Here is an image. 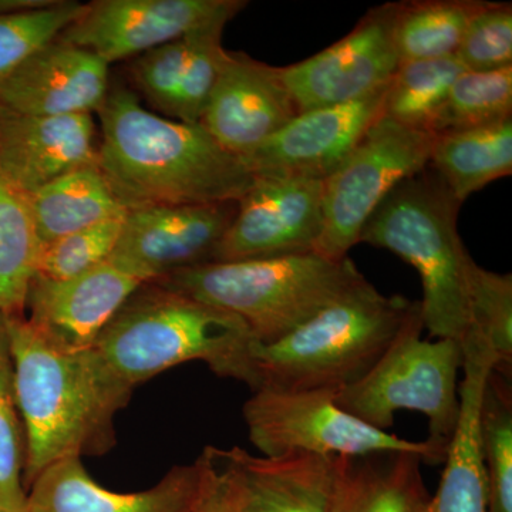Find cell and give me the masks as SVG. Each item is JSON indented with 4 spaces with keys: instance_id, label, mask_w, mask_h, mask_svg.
Wrapping results in <instances>:
<instances>
[{
    "instance_id": "6da1fadb",
    "label": "cell",
    "mask_w": 512,
    "mask_h": 512,
    "mask_svg": "<svg viewBox=\"0 0 512 512\" xmlns=\"http://www.w3.org/2000/svg\"><path fill=\"white\" fill-rule=\"evenodd\" d=\"M100 119L99 168L128 211L238 201L254 181L200 123L151 113L134 90L110 83Z\"/></svg>"
},
{
    "instance_id": "7a4b0ae2",
    "label": "cell",
    "mask_w": 512,
    "mask_h": 512,
    "mask_svg": "<svg viewBox=\"0 0 512 512\" xmlns=\"http://www.w3.org/2000/svg\"><path fill=\"white\" fill-rule=\"evenodd\" d=\"M6 329L25 437L26 483L64 458L106 453L114 443V416L133 389L94 348H56L25 316L6 315Z\"/></svg>"
},
{
    "instance_id": "3957f363",
    "label": "cell",
    "mask_w": 512,
    "mask_h": 512,
    "mask_svg": "<svg viewBox=\"0 0 512 512\" xmlns=\"http://www.w3.org/2000/svg\"><path fill=\"white\" fill-rule=\"evenodd\" d=\"M255 343L238 316L163 286L144 284L124 303L94 349L131 389L188 362H204L215 375L251 387Z\"/></svg>"
},
{
    "instance_id": "277c9868",
    "label": "cell",
    "mask_w": 512,
    "mask_h": 512,
    "mask_svg": "<svg viewBox=\"0 0 512 512\" xmlns=\"http://www.w3.org/2000/svg\"><path fill=\"white\" fill-rule=\"evenodd\" d=\"M420 301L386 296L366 278L276 342L252 349L251 389L338 393L376 365Z\"/></svg>"
},
{
    "instance_id": "5b68a950",
    "label": "cell",
    "mask_w": 512,
    "mask_h": 512,
    "mask_svg": "<svg viewBox=\"0 0 512 512\" xmlns=\"http://www.w3.org/2000/svg\"><path fill=\"white\" fill-rule=\"evenodd\" d=\"M461 202L427 165L404 178L370 215L359 242L387 249L419 272L424 329L463 343L468 332V254L457 221Z\"/></svg>"
},
{
    "instance_id": "8992f818",
    "label": "cell",
    "mask_w": 512,
    "mask_h": 512,
    "mask_svg": "<svg viewBox=\"0 0 512 512\" xmlns=\"http://www.w3.org/2000/svg\"><path fill=\"white\" fill-rule=\"evenodd\" d=\"M365 278L352 259L311 254L208 262L150 282L244 320L256 342H276Z\"/></svg>"
},
{
    "instance_id": "52a82bcc",
    "label": "cell",
    "mask_w": 512,
    "mask_h": 512,
    "mask_svg": "<svg viewBox=\"0 0 512 512\" xmlns=\"http://www.w3.org/2000/svg\"><path fill=\"white\" fill-rule=\"evenodd\" d=\"M421 305L390 348L362 379L336 393L340 409L383 431L402 410L429 420L427 441L447 457L460 419L457 377L463 345L454 339H421Z\"/></svg>"
},
{
    "instance_id": "ba28073f",
    "label": "cell",
    "mask_w": 512,
    "mask_h": 512,
    "mask_svg": "<svg viewBox=\"0 0 512 512\" xmlns=\"http://www.w3.org/2000/svg\"><path fill=\"white\" fill-rule=\"evenodd\" d=\"M332 390H252L244 404L249 441L264 457L313 454L320 457H359L384 451L419 454L423 463L446 461L429 441L402 439L340 409Z\"/></svg>"
},
{
    "instance_id": "9c48e42d",
    "label": "cell",
    "mask_w": 512,
    "mask_h": 512,
    "mask_svg": "<svg viewBox=\"0 0 512 512\" xmlns=\"http://www.w3.org/2000/svg\"><path fill=\"white\" fill-rule=\"evenodd\" d=\"M431 144L433 134L380 117L348 160L323 180V231L316 254L333 261L348 258L386 195L429 165Z\"/></svg>"
},
{
    "instance_id": "30bf717a",
    "label": "cell",
    "mask_w": 512,
    "mask_h": 512,
    "mask_svg": "<svg viewBox=\"0 0 512 512\" xmlns=\"http://www.w3.org/2000/svg\"><path fill=\"white\" fill-rule=\"evenodd\" d=\"M397 6L390 2L370 9L328 49L281 67L299 113L363 99L389 84L400 64L394 42Z\"/></svg>"
},
{
    "instance_id": "8fae6325",
    "label": "cell",
    "mask_w": 512,
    "mask_h": 512,
    "mask_svg": "<svg viewBox=\"0 0 512 512\" xmlns=\"http://www.w3.org/2000/svg\"><path fill=\"white\" fill-rule=\"evenodd\" d=\"M323 231V181L254 175L212 262L311 254Z\"/></svg>"
},
{
    "instance_id": "7c38bea8",
    "label": "cell",
    "mask_w": 512,
    "mask_h": 512,
    "mask_svg": "<svg viewBox=\"0 0 512 512\" xmlns=\"http://www.w3.org/2000/svg\"><path fill=\"white\" fill-rule=\"evenodd\" d=\"M238 201L157 205L128 211L109 261L143 284L214 261Z\"/></svg>"
},
{
    "instance_id": "4fadbf2b",
    "label": "cell",
    "mask_w": 512,
    "mask_h": 512,
    "mask_svg": "<svg viewBox=\"0 0 512 512\" xmlns=\"http://www.w3.org/2000/svg\"><path fill=\"white\" fill-rule=\"evenodd\" d=\"M242 0H96L57 40L82 47L107 64L134 59L174 42Z\"/></svg>"
},
{
    "instance_id": "5bb4252c",
    "label": "cell",
    "mask_w": 512,
    "mask_h": 512,
    "mask_svg": "<svg viewBox=\"0 0 512 512\" xmlns=\"http://www.w3.org/2000/svg\"><path fill=\"white\" fill-rule=\"evenodd\" d=\"M387 86L363 99L303 111L244 158L254 175L323 181L348 160L380 117Z\"/></svg>"
},
{
    "instance_id": "9a60e30c",
    "label": "cell",
    "mask_w": 512,
    "mask_h": 512,
    "mask_svg": "<svg viewBox=\"0 0 512 512\" xmlns=\"http://www.w3.org/2000/svg\"><path fill=\"white\" fill-rule=\"evenodd\" d=\"M298 114L281 67L228 50L200 124L228 153L244 160Z\"/></svg>"
},
{
    "instance_id": "2e32d148",
    "label": "cell",
    "mask_w": 512,
    "mask_h": 512,
    "mask_svg": "<svg viewBox=\"0 0 512 512\" xmlns=\"http://www.w3.org/2000/svg\"><path fill=\"white\" fill-rule=\"evenodd\" d=\"M143 285L110 261L60 281L36 275L29 286L25 319L56 348L93 349L124 303Z\"/></svg>"
},
{
    "instance_id": "e0dca14e",
    "label": "cell",
    "mask_w": 512,
    "mask_h": 512,
    "mask_svg": "<svg viewBox=\"0 0 512 512\" xmlns=\"http://www.w3.org/2000/svg\"><path fill=\"white\" fill-rule=\"evenodd\" d=\"M228 490V512H333L335 458L254 456L212 447Z\"/></svg>"
},
{
    "instance_id": "ac0fdd59",
    "label": "cell",
    "mask_w": 512,
    "mask_h": 512,
    "mask_svg": "<svg viewBox=\"0 0 512 512\" xmlns=\"http://www.w3.org/2000/svg\"><path fill=\"white\" fill-rule=\"evenodd\" d=\"M109 67L89 50L56 39L0 83V110L26 116L97 113L109 93Z\"/></svg>"
},
{
    "instance_id": "d6986e66",
    "label": "cell",
    "mask_w": 512,
    "mask_h": 512,
    "mask_svg": "<svg viewBox=\"0 0 512 512\" xmlns=\"http://www.w3.org/2000/svg\"><path fill=\"white\" fill-rule=\"evenodd\" d=\"M90 165H99L93 114L26 116L0 110V171L23 194Z\"/></svg>"
},
{
    "instance_id": "ffe728a7",
    "label": "cell",
    "mask_w": 512,
    "mask_h": 512,
    "mask_svg": "<svg viewBox=\"0 0 512 512\" xmlns=\"http://www.w3.org/2000/svg\"><path fill=\"white\" fill-rule=\"evenodd\" d=\"M200 458L174 467L157 485L140 493H114L97 484L82 458H64L30 484L26 512H195L202 491Z\"/></svg>"
},
{
    "instance_id": "44dd1931",
    "label": "cell",
    "mask_w": 512,
    "mask_h": 512,
    "mask_svg": "<svg viewBox=\"0 0 512 512\" xmlns=\"http://www.w3.org/2000/svg\"><path fill=\"white\" fill-rule=\"evenodd\" d=\"M463 382L458 387L460 419L448 446L443 476L423 512H488V488L480 447V407L485 382L493 372L487 350L463 343Z\"/></svg>"
},
{
    "instance_id": "7402d4cb",
    "label": "cell",
    "mask_w": 512,
    "mask_h": 512,
    "mask_svg": "<svg viewBox=\"0 0 512 512\" xmlns=\"http://www.w3.org/2000/svg\"><path fill=\"white\" fill-rule=\"evenodd\" d=\"M421 464L409 451L336 457L333 512H423L430 495Z\"/></svg>"
},
{
    "instance_id": "603a6c76",
    "label": "cell",
    "mask_w": 512,
    "mask_h": 512,
    "mask_svg": "<svg viewBox=\"0 0 512 512\" xmlns=\"http://www.w3.org/2000/svg\"><path fill=\"white\" fill-rule=\"evenodd\" d=\"M26 197L42 248L80 229L127 215L99 165L70 171Z\"/></svg>"
},
{
    "instance_id": "cb8c5ba5",
    "label": "cell",
    "mask_w": 512,
    "mask_h": 512,
    "mask_svg": "<svg viewBox=\"0 0 512 512\" xmlns=\"http://www.w3.org/2000/svg\"><path fill=\"white\" fill-rule=\"evenodd\" d=\"M429 167L458 202L512 174V119L433 134Z\"/></svg>"
},
{
    "instance_id": "d4e9b609",
    "label": "cell",
    "mask_w": 512,
    "mask_h": 512,
    "mask_svg": "<svg viewBox=\"0 0 512 512\" xmlns=\"http://www.w3.org/2000/svg\"><path fill=\"white\" fill-rule=\"evenodd\" d=\"M40 245L28 197L0 171V313L25 316Z\"/></svg>"
},
{
    "instance_id": "484cf974",
    "label": "cell",
    "mask_w": 512,
    "mask_h": 512,
    "mask_svg": "<svg viewBox=\"0 0 512 512\" xmlns=\"http://www.w3.org/2000/svg\"><path fill=\"white\" fill-rule=\"evenodd\" d=\"M485 0L399 2L394 42L400 63L456 56L468 23Z\"/></svg>"
},
{
    "instance_id": "4316f807",
    "label": "cell",
    "mask_w": 512,
    "mask_h": 512,
    "mask_svg": "<svg viewBox=\"0 0 512 512\" xmlns=\"http://www.w3.org/2000/svg\"><path fill=\"white\" fill-rule=\"evenodd\" d=\"M464 72L456 56L400 63L387 84L383 116L431 134L451 86Z\"/></svg>"
},
{
    "instance_id": "83f0119b",
    "label": "cell",
    "mask_w": 512,
    "mask_h": 512,
    "mask_svg": "<svg viewBox=\"0 0 512 512\" xmlns=\"http://www.w3.org/2000/svg\"><path fill=\"white\" fill-rule=\"evenodd\" d=\"M72 0H0V83L82 15Z\"/></svg>"
},
{
    "instance_id": "f1b7e54d",
    "label": "cell",
    "mask_w": 512,
    "mask_h": 512,
    "mask_svg": "<svg viewBox=\"0 0 512 512\" xmlns=\"http://www.w3.org/2000/svg\"><path fill=\"white\" fill-rule=\"evenodd\" d=\"M468 332L493 360V372L512 376V276L471 262L468 269Z\"/></svg>"
},
{
    "instance_id": "f546056e",
    "label": "cell",
    "mask_w": 512,
    "mask_h": 512,
    "mask_svg": "<svg viewBox=\"0 0 512 512\" xmlns=\"http://www.w3.org/2000/svg\"><path fill=\"white\" fill-rule=\"evenodd\" d=\"M480 447L488 488V512H512L511 380L491 372L480 407Z\"/></svg>"
},
{
    "instance_id": "4dcf8cb0",
    "label": "cell",
    "mask_w": 512,
    "mask_h": 512,
    "mask_svg": "<svg viewBox=\"0 0 512 512\" xmlns=\"http://www.w3.org/2000/svg\"><path fill=\"white\" fill-rule=\"evenodd\" d=\"M512 119V66L464 72L451 86L431 134L490 126Z\"/></svg>"
},
{
    "instance_id": "1f68e13d",
    "label": "cell",
    "mask_w": 512,
    "mask_h": 512,
    "mask_svg": "<svg viewBox=\"0 0 512 512\" xmlns=\"http://www.w3.org/2000/svg\"><path fill=\"white\" fill-rule=\"evenodd\" d=\"M247 5L244 2L237 8L229 9L190 33L191 53L168 116L171 120L200 123L227 59L228 50L222 46L225 26Z\"/></svg>"
},
{
    "instance_id": "d6a6232c",
    "label": "cell",
    "mask_w": 512,
    "mask_h": 512,
    "mask_svg": "<svg viewBox=\"0 0 512 512\" xmlns=\"http://www.w3.org/2000/svg\"><path fill=\"white\" fill-rule=\"evenodd\" d=\"M25 437L13 386L6 315L0 313V512H26Z\"/></svg>"
},
{
    "instance_id": "836d02e7",
    "label": "cell",
    "mask_w": 512,
    "mask_h": 512,
    "mask_svg": "<svg viewBox=\"0 0 512 512\" xmlns=\"http://www.w3.org/2000/svg\"><path fill=\"white\" fill-rule=\"evenodd\" d=\"M124 218L100 222L50 242L40 251L36 275L60 281L109 261L119 244Z\"/></svg>"
},
{
    "instance_id": "e575fe53",
    "label": "cell",
    "mask_w": 512,
    "mask_h": 512,
    "mask_svg": "<svg viewBox=\"0 0 512 512\" xmlns=\"http://www.w3.org/2000/svg\"><path fill=\"white\" fill-rule=\"evenodd\" d=\"M467 72H493L512 66V5L488 2L468 23L456 53Z\"/></svg>"
},
{
    "instance_id": "d590c367",
    "label": "cell",
    "mask_w": 512,
    "mask_h": 512,
    "mask_svg": "<svg viewBox=\"0 0 512 512\" xmlns=\"http://www.w3.org/2000/svg\"><path fill=\"white\" fill-rule=\"evenodd\" d=\"M190 53L191 36L188 33L181 39L134 57L130 66L131 82L136 87L134 93L160 113L170 116Z\"/></svg>"
},
{
    "instance_id": "8d00e7d4",
    "label": "cell",
    "mask_w": 512,
    "mask_h": 512,
    "mask_svg": "<svg viewBox=\"0 0 512 512\" xmlns=\"http://www.w3.org/2000/svg\"><path fill=\"white\" fill-rule=\"evenodd\" d=\"M200 460L204 468V480L195 512H228L227 481L210 447L205 448Z\"/></svg>"
}]
</instances>
